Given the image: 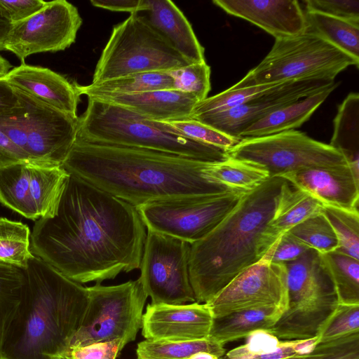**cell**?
I'll list each match as a JSON object with an SVG mask.
<instances>
[{"label":"cell","instance_id":"cell-1","mask_svg":"<svg viewBox=\"0 0 359 359\" xmlns=\"http://www.w3.org/2000/svg\"><path fill=\"white\" fill-rule=\"evenodd\" d=\"M146 227L136 209L69 174L56 214L34 221L30 250L80 284L140 269Z\"/></svg>","mask_w":359,"mask_h":359},{"label":"cell","instance_id":"cell-2","mask_svg":"<svg viewBox=\"0 0 359 359\" xmlns=\"http://www.w3.org/2000/svg\"><path fill=\"white\" fill-rule=\"evenodd\" d=\"M201 161L149 149L74 142L62 166L135 208L231 190L211 181Z\"/></svg>","mask_w":359,"mask_h":359},{"label":"cell","instance_id":"cell-3","mask_svg":"<svg viewBox=\"0 0 359 359\" xmlns=\"http://www.w3.org/2000/svg\"><path fill=\"white\" fill-rule=\"evenodd\" d=\"M23 271L20 302L0 359H53L68 348L81 327L88 288L34 255Z\"/></svg>","mask_w":359,"mask_h":359},{"label":"cell","instance_id":"cell-4","mask_svg":"<svg viewBox=\"0 0 359 359\" xmlns=\"http://www.w3.org/2000/svg\"><path fill=\"white\" fill-rule=\"evenodd\" d=\"M285 182L269 177L247 191L210 233L191 244L189 272L196 302H209L266 255L265 231Z\"/></svg>","mask_w":359,"mask_h":359},{"label":"cell","instance_id":"cell-5","mask_svg":"<svg viewBox=\"0 0 359 359\" xmlns=\"http://www.w3.org/2000/svg\"><path fill=\"white\" fill-rule=\"evenodd\" d=\"M76 139L85 142L138 148L205 162L226 159L227 151L191 139L170 123L147 118L116 104L88 97L79 117Z\"/></svg>","mask_w":359,"mask_h":359},{"label":"cell","instance_id":"cell-6","mask_svg":"<svg viewBox=\"0 0 359 359\" xmlns=\"http://www.w3.org/2000/svg\"><path fill=\"white\" fill-rule=\"evenodd\" d=\"M359 61L334 47L318 35L305 31L288 37L276 39L265 57L231 88L291 81H334Z\"/></svg>","mask_w":359,"mask_h":359},{"label":"cell","instance_id":"cell-7","mask_svg":"<svg viewBox=\"0 0 359 359\" xmlns=\"http://www.w3.org/2000/svg\"><path fill=\"white\" fill-rule=\"evenodd\" d=\"M15 91L19 104L0 116V130L29 163L62 165L76 140L79 116Z\"/></svg>","mask_w":359,"mask_h":359},{"label":"cell","instance_id":"cell-8","mask_svg":"<svg viewBox=\"0 0 359 359\" xmlns=\"http://www.w3.org/2000/svg\"><path fill=\"white\" fill-rule=\"evenodd\" d=\"M189 64L151 27L145 15L133 13L114 26L92 83L133 74L167 72Z\"/></svg>","mask_w":359,"mask_h":359},{"label":"cell","instance_id":"cell-9","mask_svg":"<svg viewBox=\"0 0 359 359\" xmlns=\"http://www.w3.org/2000/svg\"><path fill=\"white\" fill-rule=\"evenodd\" d=\"M87 288L88 304L81 327L69 346L116 339L125 345L133 341L142 326L148 297L139 279L110 286L96 283Z\"/></svg>","mask_w":359,"mask_h":359},{"label":"cell","instance_id":"cell-10","mask_svg":"<svg viewBox=\"0 0 359 359\" xmlns=\"http://www.w3.org/2000/svg\"><path fill=\"white\" fill-rule=\"evenodd\" d=\"M227 154L262 169L269 177L306 168L348 164L344 156L330 144L296 130L241 140Z\"/></svg>","mask_w":359,"mask_h":359},{"label":"cell","instance_id":"cell-11","mask_svg":"<svg viewBox=\"0 0 359 359\" xmlns=\"http://www.w3.org/2000/svg\"><path fill=\"white\" fill-rule=\"evenodd\" d=\"M245 191L151 202L136 207L147 230L192 244L210 233L235 208Z\"/></svg>","mask_w":359,"mask_h":359},{"label":"cell","instance_id":"cell-12","mask_svg":"<svg viewBox=\"0 0 359 359\" xmlns=\"http://www.w3.org/2000/svg\"><path fill=\"white\" fill-rule=\"evenodd\" d=\"M190 248L187 241L147 230L138 279L151 304L196 302L189 272Z\"/></svg>","mask_w":359,"mask_h":359},{"label":"cell","instance_id":"cell-13","mask_svg":"<svg viewBox=\"0 0 359 359\" xmlns=\"http://www.w3.org/2000/svg\"><path fill=\"white\" fill-rule=\"evenodd\" d=\"M82 25L79 11L65 0L47 1L31 17L13 23L5 50L22 62L31 55L64 50L75 42Z\"/></svg>","mask_w":359,"mask_h":359},{"label":"cell","instance_id":"cell-14","mask_svg":"<svg viewBox=\"0 0 359 359\" xmlns=\"http://www.w3.org/2000/svg\"><path fill=\"white\" fill-rule=\"evenodd\" d=\"M205 304L213 318L268 306L286 311L288 295L285 266L262 258L236 276Z\"/></svg>","mask_w":359,"mask_h":359},{"label":"cell","instance_id":"cell-15","mask_svg":"<svg viewBox=\"0 0 359 359\" xmlns=\"http://www.w3.org/2000/svg\"><path fill=\"white\" fill-rule=\"evenodd\" d=\"M334 83V81H290L241 105L220 112L200 116L194 120L240 140V134L252 123L285 105L316 93Z\"/></svg>","mask_w":359,"mask_h":359},{"label":"cell","instance_id":"cell-16","mask_svg":"<svg viewBox=\"0 0 359 359\" xmlns=\"http://www.w3.org/2000/svg\"><path fill=\"white\" fill-rule=\"evenodd\" d=\"M213 316L205 303L150 304L143 313L142 334L154 341L208 339Z\"/></svg>","mask_w":359,"mask_h":359},{"label":"cell","instance_id":"cell-17","mask_svg":"<svg viewBox=\"0 0 359 359\" xmlns=\"http://www.w3.org/2000/svg\"><path fill=\"white\" fill-rule=\"evenodd\" d=\"M280 177L323 205L358 210L359 178L348 164L306 168Z\"/></svg>","mask_w":359,"mask_h":359},{"label":"cell","instance_id":"cell-18","mask_svg":"<svg viewBox=\"0 0 359 359\" xmlns=\"http://www.w3.org/2000/svg\"><path fill=\"white\" fill-rule=\"evenodd\" d=\"M226 13L244 19L275 39L292 36L306 29L305 12L296 0H214Z\"/></svg>","mask_w":359,"mask_h":359},{"label":"cell","instance_id":"cell-19","mask_svg":"<svg viewBox=\"0 0 359 359\" xmlns=\"http://www.w3.org/2000/svg\"><path fill=\"white\" fill-rule=\"evenodd\" d=\"M15 90L51 107L77 116L80 95L74 83L55 72L24 62L12 68L4 77Z\"/></svg>","mask_w":359,"mask_h":359},{"label":"cell","instance_id":"cell-20","mask_svg":"<svg viewBox=\"0 0 359 359\" xmlns=\"http://www.w3.org/2000/svg\"><path fill=\"white\" fill-rule=\"evenodd\" d=\"M90 98L118 105L149 119L168 123L191 119L192 111L198 102L193 95L174 89Z\"/></svg>","mask_w":359,"mask_h":359},{"label":"cell","instance_id":"cell-21","mask_svg":"<svg viewBox=\"0 0 359 359\" xmlns=\"http://www.w3.org/2000/svg\"><path fill=\"white\" fill-rule=\"evenodd\" d=\"M147 18L151 27L189 63L205 61L204 48L183 13L171 1L148 0Z\"/></svg>","mask_w":359,"mask_h":359},{"label":"cell","instance_id":"cell-22","mask_svg":"<svg viewBox=\"0 0 359 359\" xmlns=\"http://www.w3.org/2000/svg\"><path fill=\"white\" fill-rule=\"evenodd\" d=\"M288 307L337 297L320 253L311 249L298 259L285 264Z\"/></svg>","mask_w":359,"mask_h":359},{"label":"cell","instance_id":"cell-23","mask_svg":"<svg viewBox=\"0 0 359 359\" xmlns=\"http://www.w3.org/2000/svg\"><path fill=\"white\" fill-rule=\"evenodd\" d=\"M324 205L311 194L297 189L286 180L274 215L264 235L266 252L283 233L309 217L321 213Z\"/></svg>","mask_w":359,"mask_h":359},{"label":"cell","instance_id":"cell-24","mask_svg":"<svg viewBox=\"0 0 359 359\" xmlns=\"http://www.w3.org/2000/svg\"><path fill=\"white\" fill-rule=\"evenodd\" d=\"M337 86L338 83H335L271 112L245 128L240 134L239 139L268 136L300 127L310 118Z\"/></svg>","mask_w":359,"mask_h":359},{"label":"cell","instance_id":"cell-25","mask_svg":"<svg viewBox=\"0 0 359 359\" xmlns=\"http://www.w3.org/2000/svg\"><path fill=\"white\" fill-rule=\"evenodd\" d=\"M338 304L332 297L316 302L288 307L266 332L279 340H302L317 337L318 332Z\"/></svg>","mask_w":359,"mask_h":359},{"label":"cell","instance_id":"cell-26","mask_svg":"<svg viewBox=\"0 0 359 359\" xmlns=\"http://www.w3.org/2000/svg\"><path fill=\"white\" fill-rule=\"evenodd\" d=\"M285 311L276 306H268L235 311L213 318L208 339L225 344L248 337L259 330L271 327Z\"/></svg>","mask_w":359,"mask_h":359},{"label":"cell","instance_id":"cell-27","mask_svg":"<svg viewBox=\"0 0 359 359\" xmlns=\"http://www.w3.org/2000/svg\"><path fill=\"white\" fill-rule=\"evenodd\" d=\"M28 168L30 196L37 218L53 217L69 173L56 165L29 163Z\"/></svg>","mask_w":359,"mask_h":359},{"label":"cell","instance_id":"cell-28","mask_svg":"<svg viewBox=\"0 0 359 359\" xmlns=\"http://www.w3.org/2000/svg\"><path fill=\"white\" fill-rule=\"evenodd\" d=\"M316 338L279 340L273 334L259 330L248 337L246 344L238 346L219 359H286L309 354L317 344Z\"/></svg>","mask_w":359,"mask_h":359},{"label":"cell","instance_id":"cell-29","mask_svg":"<svg viewBox=\"0 0 359 359\" xmlns=\"http://www.w3.org/2000/svg\"><path fill=\"white\" fill-rule=\"evenodd\" d=\"M330 145L346 158L359 178V94L350 93L339 105Z\"/></svg>","mask_w":359,"mask_h":359},{"label":"cell","instance_id":"cell-30","mask_svg":"<svg viewBox=\"0 0 359 359\" xmlns=\"http://www.w3.org/2000/svg\"><path fill=\"white\" fill-rule=\"evenodd\" d=\"M74 85L79 95H85L88 97L173 89V81L168 72L133 74L86 86L76 83Z\"/></svg>","mask_w":359,"mask_h":359},{"label":"cell","instance_id":"cell-31","mask_svg":"<svg viewBox=\"0 0 359 359\" xmlns=\"http://www.w3.org/2000/svg\"><path fill=\"white\" fill-rule=\"evenodd\" d=\"M305 17L306 32L359 61V24L316 12L305 11Z\"/></svg>","mask_w":359,"mask_h":359},{"label":"cell","instance_id":"cell-32","mask_svg":"<svg viewBox=\"0 0 359 359\" xmlns=\"http://www.w3.org/2000/svg\"><path fill=\"white\" fill-rule=\"evenodd\" d=\"M29 163L0 168V203L21 216L38 219L29 191Z\"/></svg>","mask_w":359,"mask_h":359},{"label":"cell","instance_id":"cell-33","mask_svg":"<svg viewBox=\"0 0 359 359\" xmlns=\"http://www.w3.org/2000/svg\"><path fill=\"white\" fill-rule=\"evenodd\" d=\"M320 255L338 304H359V260L336 251Z\"/></svg>","mask_w":359,"mask_h":359},{"label":"cell","instance_id":"cell-34","mask_svg":"<svg viewBox=\"0 0 359 359\" xmlns=\"http://www.w3.org/2000/svg\"><path fill=\"white\" fill-rule=\"evenodd\" d=\"M205 351L219 358L226 353L224 346L209 339L191 341H154L145 339L137 346V359H188Z\"/></svg>","mask_w":359,"mask_h":359},{"label":"cell","instance_id":"cell-35","mask_svg":"<svg viewBox=\"0 0 359 359\" xmlns=\"http://www.w3.org/2000/svg\"><path fill=\"white\" fill-rule=\"evenodd\" d=\"M206 175L211 181L230 189L245 191L256 188L269 178L262 169L229 156L222 161L210 163Z\"/></svg>","mask_w":359,"mask_h":359},{"label":"cell","instance_id":"cell-36","mask_svg":"<svg viewBox=\"0 0 359 359\" xmlns=\"http://www.w3.org/2000/svg\"><path fill=\"white\" fill-rule=\"evenodd\" d=\"M30 236L26 224L0 217V262L25 269L34 257Z\"/></svg>","mask_w":359,"mask_h":359},{"label":"cell","instance_id":"cell-37","mask_svg":"<svg viewBox=\"0 0 359 359\" xmlns=\"http://www.w3.org/2000/svg\"><path fill=\"white\" fill-rule=\"evenodd\" d=\"M322 213L331 224L338 240L337 252L359 260L358 210L324 205Z\"/></svg>","mask_w":359,"mask_h":359},{"label":"cell","instance_id":"cell-38","mask_svg":"<svg viewBox=\"0 0 359 359\" xmlns=\"http://www.w3.org/2000/svg\"><path fill=\"white\" fill-rule=\"evenodd\" d=\"M24 271L0 262V352L4 336L20 304Z\"/></svg>","mask_w":359,"mask_h":359},{"label":"cell","instance_id":"cell-39","mask_svg":"<svg viewBox=\"0 0 359 359\" xmlns=\"http://www.w3.org/2000/svg\"><path fill=\"white\" fill-rule=\"evenodd\" d=\"M288 232L320 254L334 252L338 248L336 234L322 212L309 217Z\"/></svg>","mask_w":359,"mask_h":359},{"label":"cell","instance_id":"cell-40","mask_svg":"<svg viewBox=\"0 0 359 359\" xmlns=\"http://www.w3.org/2000/svg\"><path fill=\"white\" fill-rule=\"evenodd\" d=\"M168 72L172 79L174 90L191 94L198 102L208 97L210 90V67L205 61Z\"/></svg>","mask_w":359,"mask_h":359},{"label":"cell","instance_id":"cell-41","mask_svg":"<svg viewBox=\"0 0 359 359\" xmlns=\"http://www.w3.org/2000/svg\"><path fill=\"white\" fill-rule=\"evenodd\" d=\"M357 332H359V304H338L320 328L316 337L320 343Z\"/></svg>","mask_w":359,"mask_h":359},{"label":"cell","instance_id":"cell-42","mask_svg":"<svg viewBox=\"0 0 359 359\" xmlns=\"http://www.w3.org/2000/svg\"><path fill=\"white\" fill-rule=\"evenodd\" d=\"M170 123L182 134L191 139L226 151L240 141L194 119L172 121Z\"/></svg>","mask_w":359,"mask_h":359},{"label":"cell","instance_id":"cell-43","mask_svg":"<svg viewBox=\"0 0 359 359\" xmlns=\"http://www.w3.org/2000/svg\"><path fill=\"white\" fill-rule=\"evenodd\" d=\"M304 359H359V332L318 343Z\"/></svg>","mask_w":359,"mask_h":359},{"label":"cell","instance_id":"cell-44","mask_svg":"<svg viewBox=\"0 0 359 359\" xmlns=\"http://www.w3.org/2000/svg\"><path fill=\"white\" fill-rule=\"evenodd\" d=\"M125 346L121 339H116L86 346H69L53 359H116Z\"/></svg>","mask_w":359,"mask_h":359},{"label":"cell","instance_id":"cell-45","mask_svg":"<svg viewBox=\"0 0 359 359\" xmlns=\"http://www.w3.org/2000/svg\"><path fill=\"white\" fill-rule=\"evenodd\" d=\"M306 11L359 24V0H306Z\"/></svg>","mask_w":359,"mask_h":359},{"label":"cell","instance_id":"cell-46","mask_svg":"<svg viewBox=\"0 0 359 359\" xmlns=\"http://www.w3.org/2000/svg\"><path fill=\"white\" fill-rule=\"evenodd\" d=\"M311 250L288 231L282 234L262 257L274 264H285L300 258Z\"/></svg>","mask_w":359,"mask_h":359},{"label":"cell","instance_id":"cell-47","mask_svg":"<svg viewBox=\"0 0 359 359\" xmlns=\"http://www.w3.org/2000/svg\"><path fill=\"white\" fill-rule=\"evenodd\" d=\"M46 2L42 0H0V8L13 24L34 15L45 6Z\"/></svg>","mask_w":359,"mask_h":359},{"label":"cell","instance_id":"cell-48","mask_svg":"<svg viewBox=\"0 0 359 359\" xmlns=\"http://www.w3.org/2000/svg\"><path fill=\"white\" fill-rule=\"evenodd\" d=\"M90 4L97 8L130 14L147 11L148 0H91Z\"/></svg>","mask_w":359,"mask_h":359},{"label":"cell","instance_id":"cell-49","mask_svg":"<svg viewBox=\"0 0 359 359\" xmlns=\"http://www.w3.org/2000/svg\"><path fill=\"white\" fill-rule=\"evenodd\" d=\"M20 163L29 162L0 130V168Z\"/></svg>","mask_w":359,"mask_h":359},{"label":"cell","instance_id":"cell-50","mask_svg":"<svg viewBox=\"0 0 359 359\" xmlns=\"http://www.w3.org/2000/svg\"><path fill=\"white\" fill-rule=\"evenodd\" d=\"M18 104L19 99L15 90L4 77L0 78V116L11 113Z\"/></svg>","mask_w":359,"mask_h":359},{"label":"cell","instance_id":"cell-51","mask_svg":"<svg viewBox=\"0 0 359 359\" xmlns=\"http://www.w3.org/2000/svg\"><path fill=\"white\" fill-rule=\"evenodd\" d=\"M13 23L0 8V51L5 50V44L11 30Z\"/></svg>","mask_w":359,"mask_h":359},{"label":"cell","instance_id":"cell-52","mask_svg":"<svg viewBox=\"0 0 359 359\" xmlns=\"http://www.w3.org/2000/svg\"><path fill=\"white\" fill-rule=\"evenodd\" d=\"M12 69L11 63L0 55V78L4 77Z\"/></svg>","mask_w":359,"mask_h":359},{"label":"cell","instance_id":"cell-53","mask_svg":"<svg viewBox=\"0 0 359 359\" xmlns=\"http://www.w3.org/2000/svg\"><path fill=\"white\" fill-rule=\"evenodd\" d=\"M188 359H219V358L208 352L201 351L193 354Z\"/></svg>","mask_w":359,"mask_h":359},{"label":"cell","instance_id":"cell-54","mask_svg":"<svg viewBox=\"0 0 359 359\" xmlns=\"http://www.w3.org/2000/svg\"><path fill=\"white\" fill-rule=\"evenodd\" d=\"M306 355H302V356H296V357H293V358H286V359H304L305 358Z\"/></svg>","mask_w":359,"mask_h":359}]
</instances>
